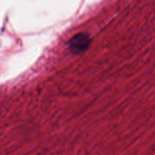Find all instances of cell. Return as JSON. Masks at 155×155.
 <instances>
[{
    "label": "cell",
    "instance_id": "1",
    "mask_svg": "<svg viewBox=\"0 0 155 155\" xmlns=\"http://www.w3.org/2000/svg\"><path fill=\"white\" fill-rule=\"evenodd\" d=\"M91 42V37L88 33H79L70 39L68 46L72 54H78L84 52L88 49Z\"/></svg>",
    "mask_w": 155,
    "mask_h": 155
}]
</instances>
